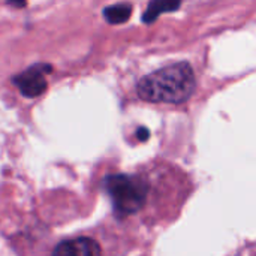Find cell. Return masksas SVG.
<instances>
[{"label": "cell", "instance_id": "cell-1", "mask_svg": "<svg viewBox=\"0 0 256 256\" xmlns=\"http://www.w3.org/2000/svg\"><path fill=\"white\" fill-rule=\"evenodd\" d=\"M196 87V78L189 63L180 62L158 69L138 81L136 93L146 102L183 104Z\"/></svg>", "mask_w": 256, "mask_h": 256}, {"label": "cell", "instance_id": "cell-2", "mask_svg": "<svg viewBox=\"0 0 256 256\" xmlns=\"http://www.w3.org/2000/svg\"><path fill=\"white\" fill-rule=\"evenodd\" d=\"M105 189L112 201L116 214L129 218L147 207L152 184L141 174H114L105 178Z\"/></svg>", "mask_w": 256, "mask_h": 256}, {"label": "cell", "instance_id": "cell-3", "mask_svg": "<svg viewBox=\"0 0 256 256\" xmlns=\"http://www.w3.org/2000/svg\"><path fill=\"white\" fill-rule=\"evenodd\" d=\"M14 82L20 88L21 94L26 98H38L46 90L45 72L38 68H30L15 76Z\"/></svg>", "mask_w": 256, "mask_h": 256}, {"label": "cell", "instance_id": "cell-4", "mask_svg": "<svg viewBox=\"0 0 256 256\" xmlns=\"http://www.w3.org/2000/svg\"><path fill=\"white\" fill-rule=\"evenodd\" d=\"M52 256H102L98 242L88 237H78L62 242L52 252Z\"/></svg>", "mask_w": 256, "mask_h": 256}, {"label": "cell", "instance_id": "cell-5", "mask_svg": "<svg viewBox=\"0 0 256 256\" xmlns=\"http://www.w3.org/2000/svg\"><path fill=\"white\" fill-rule=\"evenodd\" d=\"M182 6V0H152L142 15V21L146 24L154 22L162 14L174 12Z\"/></svg>", "mask_w": 256, "mask_h": 256}, {"label": "cell", "instance_id": "cell-6", "mask_svg": "<svg viewBox=\"0 0 256 256\" xmlns=\"http://www.w3.org/2000/svg\"><path fill=\"white\" fill-rule=\"evenodd\" d=\"M132 15V6L129 3H117L105 8L104 16L110 24H123Z\"/></svg>", "mask_w": 256, "mask_h": 256}, {"label": "cell", "instance_id": "cell-7", "mask_svg": "<svg viewBox=\"0 0 256 256\" xmlns=\"http://www.w3.org/2000/svg\"><path fill=\"white\" fill-rule=\"evenodd\" d=\"M234 256H256V243L250 244V246L243 248L240 252H237Z\"/></svg>", "mask_w": 256, "mask_h": 256}, {"label": "cell", "instance_id": "cell-8", "mask_svg": "<svg viewBox=\"0 0 256 256\" xmlns=\"http://www.w3.org/2000/svg\"><path fill=\"white\" fill-rule=\"evenodd\" d=\"M148 135H150V132H148L146 128H140L138 132H136V136H138L140 141H146V140L148 138Z\"/></svg>", "mask_w": 256, "mask_h": 256}, {"label": "cell", "instance_id": "cell-9", "mask_svg": "<svg viewBox=\"0 0 256 256\" xmlns=\"http://www.w3.org/2000/svg\"><path fill=\"white\" fill-rule=\"evenodd\" d=\"M12 6H15V8H22V6H26V3H27V0H8Z\"/></svg>", "mask_w": 256, "mask_h": 256}]
</instances>
